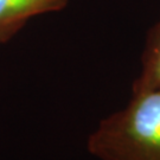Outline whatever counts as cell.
I'll list each match as a JSON object with an SVG mask.
<instances>
[{
    "label": "cell",
    "instance_id": "obj_2",
    "mask_svg": "<svg viewBox=\"0 0 160 160\" xmlns=\"http://www.w3.org/2000/svg\"><path fill=\"white\" fill-rule=\"evenodd\" d=\"M69 0H0V43L10 40L31 18L63 10Z\"/></svg>",
    "mask_w": 160,
    "mask_h": 160
},
{
    "label": "cell",
    "instance_id": "obj_3",
    "mask_svg": "<svg viewBox=\"0 0 160 160\" xmlns=\"http://www.w3.org/2000/svg\"><path fill=\"white\" fill-rule=\"evenodd\" d=\"M154 89H160V23L149 33L142 56V70L133 84V92Z\"/></svg>",
    "mask_w": 160,
    "mask_h": 160
},
{
    "label": "cell",
    "instance_id": "obj_1",
    "mask_svg": "<svg viewBox=\"0 0 160 160\" xmlns=\"http://www.w3.org/2000/svg\"><path fill=\"white\" fill-rule=\"evenodd\" d=\"M87 148L100 160H160V89L133 92L125 108L100 122Z\"/></svg>",
    "mask_w": 160,
    "mask_h": 160
}]
</instances>
